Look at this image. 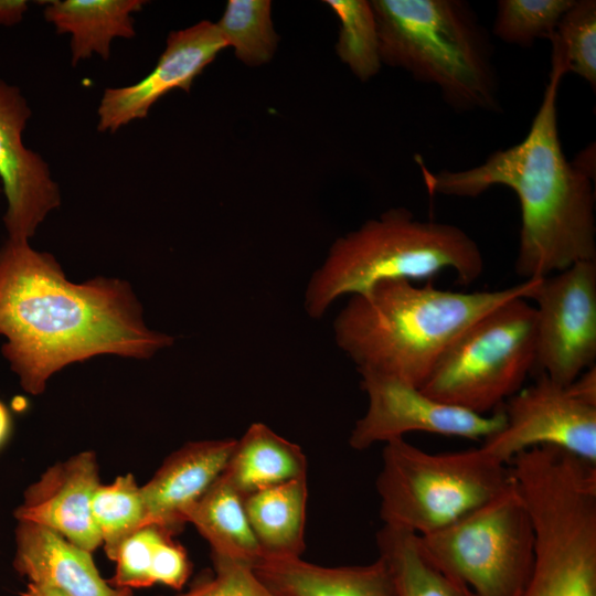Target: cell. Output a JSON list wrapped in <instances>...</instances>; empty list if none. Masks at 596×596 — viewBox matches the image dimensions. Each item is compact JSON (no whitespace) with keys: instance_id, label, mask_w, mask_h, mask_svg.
Segmentation results:
<instances>
[{"instance_id":"d4e9b609","label":"cell","mask_w":596,"mask_h":596,"mask_svg":"<svg viewBox=\"0 0 596 596\" xmlns=\"http://www.w3.org/2000/svg\"><path fill=\"white\" fill-rule=\"evenodd\" d=\"M341 28L337 53L361 81H368L382 66L375 15L370 1L327 0Z\"/></svg>"},{"instance_id":"8992f818","label":"cell","mask_w":596,"mask_h":596,"mask_svg":"<svg viewBox=\"0 0 596 596\" xmlns=\"http://www.w3.org/2000/svg\"><path fill=\"white\" fill-rule=\"evenodd\" d=\"M512 480L510 466L481 447L432 454L404 438L385 443L376 479L384 525L435 532L487 502Z\"/></svg>"},{"instance_id":"d6986e66","label":"cell","mask_w":596,"mask_h":596,"mask_svg":"<svg viewBox=\"0 0 596 596\" xmlns=\"http://www.w3.org/2000/svg\"><path fill=\"white\" fill-rule=\"evenodd\" d=\"M141 0H64L51 1L45 19L57 33L72 35V64L97 53L107 60L114 38L135 35L131 13L141 10Z\"/></svg>"},{"instance_id":"1f68e13d","label":"cell","mask_w":596,"mask_h":596,"mask_svg":"<svg viewBox=\"0 0 596 596\" xmlns=\"http://www.w3.org/2000/svg\"><path fill=\"white\" fill-rule=\"evenodd\" d=\"M12 432V417L8 407L0 401V448L7 443Z\"/></svg>"},{"instance_id":"44dd1931","label":"cell","mask_w":596,"mask_h":596,"mask_svg":"<svg viewBox=\"0 0 596 596\" xmlns=\"http://www.w3.org/2000/svg\"><path fill=\"white\" fill-rule=\"evenodd\" d=\"M185 521L207 541L212 557L253 567L264 558L245 511L244 498L222 473L188 511Z\"/></svg>"},{"instance_id":"484cf974","label":"cell","mask_w":596,"mask_h":596,"mask_svg":"<svg viewBox=\"0 0 596 596\" xmlns=\"http://www.w3.org/2000/svg\"><path fill=\"white\" fill-rule=\"evenodd\" d=\"M552 58L596 87V1L575 0L550 38Z\"/></svg>"},{"instance_id":"6da1fadb","label":"cell","mask_w":596,"mask_h":596,"mask_svg":"<svg viewBox=\"0 0 596 596\" xmlns=\"http://www.w3.org/2000/svg\"><path fill=\"white\" fill-rule=\"evenodd\" d=\"M0 334L4 358L32 395L74 362L100 354L150 359L174 341L146 326L126 280L71 283L53 255L10 238L0 248Z\"/></svg>"},{"instance_id":"30bf717a","label":"cell","mask_w":596,"mask_h":596,"mask_svg":"<svg viewBox=\"0 0 596 596\" xmlns=\"http://www.w3.org/2000/svg\"><path fill=\"white\" fill-rule=\"evenodd\" d=\"M359 373L368 408L351 430L349 444L353 449L364 450L413 432L485 440L505 424L501 406L491 414H477L435 400L398 377L372 371Z\"/></svg>"},{"instance_id":"52a82bcc","label":"cell","mask_w":596,"mask_h":596,"mask_svg":"<svg viewBox=\"0 0 596 596\" xmlns=\"http://www.w3.org/2000/svg\"><path fill=\"white\" fill-rule=\"evenodd\" d=\"M535 362V309L514 298L469 326L441 354L421 390L477 414L515 394Z\"/></svg>"},{"instance_id":"2e32d148","label":"cell","mask_w":596,"mask_h":596,"mask_svg":"<svg viewBox=\"0 0 596 596\" xmlns=\"http://www.w3.org/2000/svg\"><path fill=\"white\" fill-rule=\"evenodd\" d=\"M13 568L28 583L57 589L66 596H114L92 557L58 533L18 521Z\"/></svg>"},{"instance_id":"d6a6232c","label":"cell","mask_w":596,"mask_h":596,"mask_svg":"<svg viewBox=\"0 0 596 596\" xmlns=\"http://www.w3.org/2000/svg\"><path fill=\"white\" fill-rule=\"evenodd\" d=\"M20 596H66L62 592L42 585L26 583L25 588L20 593Z\"/></svg>"},{"instance_id":"7402d4cb","label":"cell","mask_w":596,"mask_h":596,"mask_svg":"<svg viewBox=\"0 0 596 596\" xmlns=\"http://www.w3.org/2000/svg\"><path fill=\"white\" fill-rule=\"evenodd\" d=\"M376 544L396 596H477L428 560L416 534L383 524Z\"/></svg>"},{"instance_id":"e0dca14e","label":"cell","mask_w":596,"mask_h":596,"mask_svg":"<svg viewBox=\"0 0 596 596\" xmlns=\"http://www.w3.org/2000/svg\"><path fill=\"white\" fill-rule=\"evenodd\" d=\"M257 577L276 596H396L385 562L326 567L300 557L263 558Z\"/></svg>"},{"instance_id":"277c9868","label":"cell","mask_w":596,"mask_h":596,"mask_svg":"<svg viewBox=\"0 0 596 596\" xmlns=\"http://www.w3.org/2000/svg\"><path fill=\"white\" fill-rule=\"evenodd\" d=\"M382 64L436 86L458 113H500L494 47L462 0H373Z\"/></svg>"},{"instance_id":"cb8c5ba5","label":"cell","mask_w":596,"mask_h":596,"mask_svg":"<svg viewBox=\"0 0 596 596\" xmlns=\"http://www.w3.org/2000/svg\"><path fill=\"white\" fill-rule=\"evenodd\" d=\"M270 9L268 0H230L216 23L226 45L249 66L268 62L276 50Z\"/></svg>"},{"instance_id":"ffe728a7","label":"cell","mask_w":596,"mask_h":596,"mask_svg":"<svg viewBox=\"0 0 596 596\" xmlns=\"http://www.w3.org/2000/svg\"><path fill=\"white\" fill-rule=\"evenodd\" d=\"M307 477L253 492L245 511L264 558L300 557L305 544Z\"/></svg>"},{"instance_id":"7a4b0ae2","label":"cell","mask_w":596,"mask_h":596,"mask_svg":"<svg viewBox=\"0 0 596 596\" xmlns=\"http://www.w3.org/2000/svg\"><path fill=\"white\" fill-rule=\"evenodd\" d=\"M565 74L562 64L551 58L542 102L519 143L459 171L433 172L418 160L430 194L475 198L494 185L517 194L521 227L515 272L523 280L596 260L592 175L566 159L558 135L557 95Z\"/></svg>"},{"instance_id":"3957f363","label":"cell","mask_w":596,"mask_h":596,"mask_svg":"<svg viewBox=\"0 0 596 596\" xmlns=\"http://www.w3.org/2000/svg\"><path fill=\"white\" fill-rule=\"evenodd\" d=\"M541 279L475 292L439 289L432 281H380L349 297L333 321L334 340L359 372L392 375L421 387L469 326L509 300L530 299Z\"/></svg>"},{"instance_id":"4fadbf2b","label":"cell","mask_w":596,"mask_h":596,"mask_svg":"<svg viewBox=\"0 0 596 596\" xmlns=\"http://www.w3.org/2000/svg\"><path fill=\"white\" fill-rule=\"evenodd\" d=\"M226 46L216 23L210 21L171 32L151 73L134 85L105 91L98 130L115 132L134 119L147 117L149 108L174 88L190 92L194 78Z\"/></svg>"},{"instance_id":"836d02e7","label":"cell","mask_w":596,"mask_h":596,"mask_svg":"<svg viewBox=\"0 0 596 596\" xmlns=\"http://www.w3.org/2000/svg\"><path fill=\"white\" fill-rule=\"evenodd\" d=\"M114 596H132L129 588H116Z\"/></svg>"},{"instance_id":"9c48e42d","label":"cell","mask_w":596,"mask_h":596,"mask_svg":"<svg viewBox=\"0 0 596 596\" xmlns=\"http://www.w3.org/2000/svg\"><path fill=\"white\" fill-rule=\"evenodd\" d=\"M535 301L533 373L566 386L596 361V260L541 279Z\"/></svg>"},{"instance_id":"603a6c76","label":"cell","mask_w":596,"mask_h":596,"mask_svg":"<svg viewBox=\"0 0 596 596\" xmlns=\"http://www.w3.org/2000/svg\"><path fill=\"white\" fill-rule=\"evenodd\" d=\"M92 514L102 545L114 561L123 542L146 526V509L139 487L131 473L118 476L111 483H99L92 500Z\"/></svg>"},{"instance_id":"4dcf8cb0","label":"cell","mask_w":596,"mask_h":596,"mask_svg":"<svg viewBox=\"0 0 596 596\" xmlns=\"http://www.w3.org/2000/svg\"><path fill=\"white\" fill-rule=\"evenodd\" d=\"M26 10L24 0H0V25L11 26L21 22Z\"/></svg>"},{"instance_id":"4316f807","label":"cell","mask_w":596,"mask_h":596,"mask_svg":"<svg viewBox=\"0 0 596 596\" xmlns=\"http://www.w3.org/2000/svg\"><path fill=\"white\" fill-rule=\"evenodd\" d=\"M575 0H500L493 34L502 42L531 46L555 32L562 17Z\"/></svg>"},{"instance_id":"8fae6325","label":"cell","mask_w":596,"mask_h":596,"mask_svg":"<svg viewBox=\"0 0 596 596\" xmlns=\"http://www.w3.org/2000/svg\"><path fill=\"white\" fill-rule=\"evenodd\" d=\"M501 408L504 426L480 446L499 461L509 465L521 451L551 446L596 464V405L582 401L567 386L540 374Z\"/></svg>"},{"instance_id":"ac0fdd59","label":"cell","mask_w":596,"mask_h":596,"mask_svg":"<svg viewBox=\"0 0 596 596\" xmlns=\"http://www.w3.org/2000/svg\"><path fill=\"white\" fill-rule=\"evenodd\" d=\"M222 476L245 498L307 477V459L297 444L263 423H253L236 440Z\"/></svg>"},{"instance_id":"5b68a950","label":"cell","mask_w":596,"mask_h":596,"mask_svg":"<svg viewBox=\"0 0 596 596\" xmlns=\"http://www.w3.org/2000/svg\"><path fill=\"white\" fill-rule=\"evenodd\" d=\"M477 242L457 225L421 221L394 207L339 237L309 278L304 308L320 319L340 297L364 292L380 281L429 279L445 269L469 285L483 272Z\"/></svg>"},{"instance_id":"7c38bea8","label":"cell","mask_w":596,"mask_h":596,"mask_svg":"<svg viewBox=\"0 0 596 596\" xmlns=\"http://www.w3.org/2000/svg\"><path fill=\"white\" fill-rule=\"evenodd\" d=\"M30 116L20 89L0 79V180L8 202L3 222L9 238L14 241L32 237L49 212L61 203L47 163L22 142Z\"/></svg>"},{"instance_id":"ba28073f","label":"cell","mask_w":596,"mask_h":596,"mask_svg":"<svg viewBox=\"0 0 596 596\" xmlns=\"http://www.w3.org/2000/svg\"><path fill=\"white\" fill-rule=\"evenodd\" d=\"M417 536L428 560L477 596H521L526 586L534 560V529L513 476L487 502Z\"/></svg>"},{"instance_id":"5bb4252c","label":"cell","mask_w":596,"mask_h":596,"mask_svg":"<svg viewBox=\"0 0 596 596\" xmlns=\"http://www.w3.org/2000/svg\"><path fill=\"white\" fill-rule=\"evenodd\" d=\"M93 451H82L47 468L30 485L14 510L17 521L45 526L93 553L102 540L92 514L99 485Z\"/></svg>"},{"instance_id":"f1b7e54d","label":"cell","mask_w":596,"mask_h":596,"mask_svg":"<svg viewBox=\"0 0 596 596\" xmlns=\"http://www.w3.org/2000/svg\"><path fill=\"white\" fill-rule=\"evenodd\" d=\"M214 573L198 579L177 596H276L257 577L252 565L212 557Z\"/></svg>"},{"instance_id":"83f0119b","label":"cell","mask_w":596,"mask_h":596,"mask_svg":"<svg viewBox=\"0 0 596 596\" xmlns=\"http://www.w3.org/2000/svg\"><path fill=\"white\" fill-rule=\"evenodd\" d=\"M173 534L158 525H146L119 546L116 571L109 584L114 588H143L155 585L153 566L160 544Z\"/></svg>"},{"instance_id":"f546056e","label":"cell","mask_w":596,"mask_h":596,"mask_svg":"<svg viewBox=\"0 0 596 596\" xmlns=\"http://www.w3.org/2000/svg\"><path fill=\"white\" fill-rule=\"evenodd\" d=\"M566 386L582 401L596 405V365L594 364L583 371Z\"/></svg>"},{"instance_id":"9a60e30c","label":"cell","mask_w":596,"mask_h":596,"mask_svg":"<svg viewBox=\"0 0 596 596\" xmlns=\"http://www.w3.org/2000/svg\"><path fill=\"white\" fill-rule=\"evenodd\" d=\"M236 439L187 443L168 456L152 478L141 486L146 525L175 534L188 511L223 472Z\"/></svg>"}]
</instances>
